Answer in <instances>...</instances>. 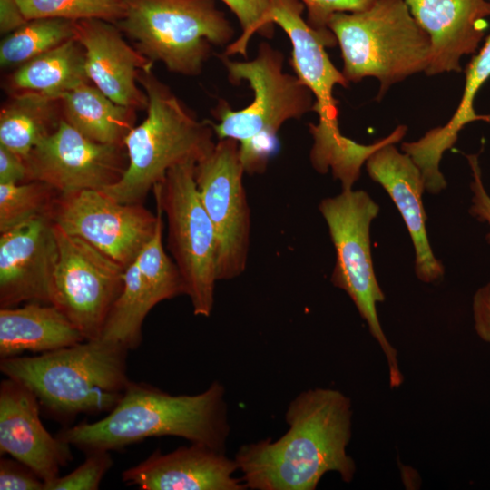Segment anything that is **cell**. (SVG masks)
<instances>
[{"instance_id": "obj_1", "label": "cell", "mask_w": 490, "mask_h": 490, "mask_svg": "<svg viewBox=\"0 0 490 490\" xmlns=\"http://www.w3.org/2000/svg\"><path fill=\"white\" fill-rule=\"evenodd\" d=\"M350 399L338 390L316 387L300 392L286 410L288 431L243 444L235 455L247 489L314 490L328 472L349 483L356 473L347 453L351 438Z\"/></svg>"}, {"instance_id": "obj_2", "label": "cell", "mask_w": 490, "mask_h": 490, "mask_svg": "<svg viewBox=\"0 0 490 490\" xmlns=\"http://www.w3.org/2000/svg\"><path fill=\"white\" fill-rule=\"evenodd\" d=\"M225 388L212 382L195 395H171L130 381L103 418L61 430L57 436L85 453L119 450L149 437L178 436L225 452L230 436Z\"/></svg>"}, {"instance_id": "obj_3", "label": "cell", "mask_w": 490, "mask_h": 490, "mask_svg": "<svg viewBox=\"0 0 490 490\" xmlns=\"http://www.w3.org/2000/svg\"><path fill=\"white\" fill-rule=\"evenodd\" d=\"M128 349L101 338L44 352L0 360V370L29 388L40 405L58 417L109 413L130 379Z\"/></svg>"}, {"instance_id": "obj_4", "label": "cell", "mask_w": 490, "mask_h": 490, "mask_svg": "<svg viewBox=\"0 0 490 490\" xmlns=\"http://www.w3.org/2000/svg\"><path fill=\"white\" fill-rule=\"evenodd\" d=\"M304 8L299 0H270L271 20L289 36L296 75L314 97L312 111L318 114V122L309 124L314 139L310 152L312 166L319 173L331 169L342 188H352L362 165L381 144H359L340 132L333 90L336 85L347 87L348 82L326 52L327 47H334L338 42L335 36L325 35L309 26L302 17Z\"/></svg>"}, {"instance_id": "obj_5", "label": "cell", "mask_w": 490, "mask_h": 490, "mask_svg": "<svg viewBox=\"0 0 490 490\" xmlns=\"http://www.w3.org/2000/svg\"><path fill=\"white\" fill-rule=\"evenodd\" d=\"M138 83L148 98L147 115L124 138L125 172L103 190L122 203H143L170 169L189 161L198 162L215 144L212 122L197 120L152 67L140 71Z\"/></svg>"}, {"instance_id": "obj_6", "label": "cell", "mask_w": 490, "mask_h": 490, "mask_svg": "<svg viewBox=\"0 0 490 490\" xmlns=\"http://www.w3.org/2000/svg\"><path fill=\"white\" fill-rule=\"evenodd\" d=\"M221 61L231 83L244 81L250 85L253 100L237 111L221 101L214 112L219 121L212 123L214 133L218 140L239 142L245 172H261L275 149L279 128L312 111L314 97L297 75L283 71V54L268 43L260 44L250 61H232L227 55Z\"/></svg>"}, {"instance_id": "obj_7", "label": "cell", "mask_w": 490, "mask_h": 490, "mask_svg": "<svg viewBox=\"0 0 490 490\" xmlns=\"http://www.w3.org/2000/svg\"><path fill=\"white\" fill-rule=\"evenodd\" d=\"M328 26L340 47L345 78L348 83L377 79V100L393 84L427 67L430 38L405 0H376L363 11L337 13Z\"/></svg>"}, {"instance_id": "obj_8", "label": "cell", "mask_w": 490, "mask_h": 490, "mask_svg": "<svg viewBox=\"0 0 490 490\" xmlns=\"http://www.w3.org/2000/svg\"><path fill=\"white\" fill-rule=\"evenodd\" d=\"M116 25L152 63L186 76L198 75L212 46L228 47L235 34L214 0H124Z\"/></svg>"}, {"instance_id": "obj_9", "label": "cell", "mask_w": 490, "mask_h": 490, "mask_svg": "<svg viewBox=\"0 0 490 490\" xmlns=\"http://www.w3.org/2000/svg\"><path fill=\"white\" fill-rule=\"evenodd\" d=\"M318 210L323 216L336 250L332 284L344 290L354 302L361 318L386 356L389 384L403 382L397 351L382 330L377 304L385 295L377 280L370 250V225L379 206L364 191L342 190L337 196L322 200Z\"/></svg>"}, {"instance_id": "obj_10", "label": "cell", "mask_w": 490, "mask_h": 490, "mask_svg": "<svg viewBox=\"0 0 490 490\" xmlns=\"http://www.w3.org/2000/svg\"><path fill=\"white\" fill-rule=\"evenodd\" d=\"M196 162L170 169L154 186L155 201L167 220L168 250L183 280L193 314L209 317L218 280V241L195 182Z\"/></svg>"}, {"instance_id": "obj_11", "label": "cell", "mask_w": 490, "mask_h": 490, "mask_svg": "<svg viewBox=\"0 0 490 490\" xmlns=\"http://www.w3.org/2000/svg\"><path fill=\"white\" fill-rule=\"evenodd\" d=\"M54 228L58 257L51 283V304L85 340L97 339L122 289L125 268L85 240L55 224Z\"/></svg>"}, {"instance_id": "obj_12", "label": "cell", "mask_w": 490, "mask_h": 490, "mask_svg": "<svg viewBox=\"0 0 490 490\" xmlns=\"http://www.w3.org/2000/svg\"><path fill=\"white\" fill-rule=\"evenodd\" d=\"M142 203H122L99 190L58 193L48 212L54 224L78 237L123 268L153 237L162 218Z\"/></svg>"}, {"instance_id": "obj_13", "label": "cell", "mask_w": 490, "mask_h": 490, "mask_svg": "<svg viewBox=\"0 0 490 490\" xmlns=\"http://www.w3.org/2000/svg\"><path fill=\"white\" fill-rule=\"evenodd\" d=\"M240 144L221 139L195 165L201 201L214 227L218 241V280L241 275L247 266L250 210L243 185Z\"/></svg>"}, {"instance_id": "obj_14", "label": "cell", "mask_w": 490, "mask_h": 490, "mask_svg": "<svg viewBox=\"0 0 490 490\" xmlns=\"http://www.w3.org/2000/svg\"><path fill=\"white\" fill-rule=\"evenodd\" d=\"M24 162L27 181H42L64 193L111 187L125 172L128 157L124 144L94 142L63 118Z\"/></svg>"}, {"instance_id": "obj_15", "label": "cell", "mask_w": 490, "mask_h": 490, "mask_svg": "<svg viewBox=\"0 0 490 490\" xmlns=\"http://www.w3.org/2000/svg\"><path fill=\"white\" fill-rule=\"evenodd\" d=\"M163 221L136 260L124 270L122 289L107 316L99 338L135 349L142 340V325L162 300L185 294L181 275L162 243Z\"/></svg>"}, {"instance_id": "obj_16", "label": "cell", "mask_w": 490, "mask_h": 490, "mask_svg": "<svg viewBox=\"0 0 490 490\" xmlns=\"http://www.w3.org/2000/svg\"><path fill=\"white\" fill-rule=\"evenodd\" d=\"M0 234V307L23 302L51 304L58 257L52 220L39 216Z\"/></svg>"}, {"instance_id": "obj_17", "label": "cell", "mask_w": 490, "mask_h": 490, "mask_svg": "<svg viewBox=\"0 0 490 490\" xmlns=\"http://www.w3.org/2000/svg\"><path fill=\"white\" fill-rule=\"evenodd\" d=\"M35 395L7 377L0 384V453L8 454L37 474L44 483L58 476L73 459L70 445L44 426Z\"/></svg>"}, {"instance_id": "obj_18", "label": "cell", "mask_w": 490, "mask_h": 490, "mask_svg": "<svg viewBox=\"0 0 490 490\" xmlns=\"http://www.w3.org/2000/svg\"><path fill=\"white\" fill-rule=\"evenodd\" d=\"M111 22L89 18L74 21V38L85 54L87 76L113 102L144 109L148 98L137 85L140 71L152 62L123 39Z\"/></svg>"}, {"instance_id": "obj_19", "label": "cell", "mask_w": 490, "mask_h": 490, "mask_svg": "<svg viewBox=\"0 0 490 490\" xmlns=\"http://www.w3.org/2000/svg\"><path fill=\"white\" fill-rule=\"evenodd\" d=\"M235 459L225 452L191 444L162 454L155 450L122 474V481L142 490H245Z\"/></svg>"}, {"instance_id": "obj_20", "label": "cell", "mask_w": 490, "mask_h": 490, "mask_svg": "<svg viewBox=\"0 0 490 490\" xmlns=\"http://www.w3.org/2000/svg\"><path fill=\"white\" fill-rule=\"evenodd\" d=\"M431 42L426 74L461 72L462 56L476 52L490 17L486 0H405Z\"/></svg>"}, {"instance_id": "obj_21", "label": "cell", "mask_w": 490, "mask_h": 490, "mask_svg": "<svg viewBox=\"0 0 490 490\" xmlns=\"http://www.w3.org/2000/svg\"><path fill=\"white\" fill-rule=\"evenodd\" d=\"M365 164L370 178L388 193L407 225L415 249L417 278L426 283L440 279L444 267L435 257L426 233L421 171L407 153L397 149L395 142L378 148Z\"/></svg>"}, {"instance_id": "obj_22", "label": "cell", "mask_w": 490, "mask_h": 490, "mask_svg": "<svg viewBox=\"0 0 490 490\" xmlns=\"http://www.w3.org/2000/svg\"><path fill=\"white\" fill-rule=\"evenodd\" d=\"M489 77L490 34L466 70L463 96L451 119L445 125L429 130L417 141L402 143V151L411 157L421 171L425 190L428 192L437 194L446 188V181L439 170V163L444 152L456 142L464 126L477 120H490V116L477 115L474 109L475 97Z\"/></svg>"}, {"instance_id": "obj_23", "label": "cell", "mask_w": 490, "mask_h": 490, "mask_svg": "<svg viewBox=\"0 0 490 490\" xmlns=\"http://www.w3.org/2000/svg\"><path fill=\"white\" fill-rule=\"evenodd\" d=\"M85 340L53 304L29 302L0 309V358L49 352Z\"/></svg>"}, {"instance_id": "obj_24", "label": "cell", "mask_w": 490, "mask_h": 490, "mask_svg": "<svg viewBox=\"0 0 490 490\" xmlns=\"http://www.w3.org/2000/svg\"><path fill=\"white\" fill-rule=\"evenodd\" d=\"M63 118L87 138L123 144L134 127L135 109L113 102L97 87L83 83L61 98Z\"/></svg>"}, {"instance_id": "obj_25", "label": "cell", "mask_w": 490, "mask_h": 490, "mask_svg": "<svg viewBox=\"0 0 490 490\" xmlns=\"http://www.w3.org/2000/svg\"><path fill=\"white\" fill-rule=\"evenodd\" d=\"M89 81L84 49L74 37L19 66L10 85L18 92H34L61 100Z\"/></svg>"}, {"instance_id": "obj_26", "label": "cell", "mask_w": 490, "mask_h": 490, "mask_svg": "<svg viewBox=\"0 0 490 490\" xmlns=\"http://www.w3.org/2000/svg\"><path fill=\"white\" fill-rule=\"evenodd\" d=\"M61 100L34 92H18L0 113V145L25 159L59 125Z\"/></svg>"}, {"instance_id": "obj_27", "label": "cell", "mask_w": 490, "mask_h": 490, "mask_svg": "<svg viewBox=\"0 0 490 490\" xmlns=\"http://www.w3.org/2000/svg\"><path fill=\"white\" fill-rule=\"evenodd\" d=\"M74 37V21L64 18L29 20L8 34L0 44L2 67L21 66Z\"/></svg>"}, {"instance_id": "obj_28", "label": "cell", "mask_w": 490, "mask_h": 490, "mask_svg": "<svg viewBox=\"0 0 490 490\" xmlns=\"http://www.w3.org/2000/svg\"><path fill=\"white\" fill-rule=\"evenodd\" d=\"M59 192L37 181L0 183V233L26 220L47 216Z\"/></svg>"}, {"instance_id": "obj_29", "label": "cell", "mask_w": 490, "mask_h": 490, "mask_svg": "<svg viewBox=\"0 0 490 490\" xmlns=\"http://www.w3.org/2000/svg\"><path fill=\"white\" fill-rule=\"evenodd\" d=\"M29 20L97 18L117 23L124 13V0H16Z\"/></svg>"}, {"instance_id": "obj_30", "label": "cell", "mask_w": 490, "mask_h": 490, "mask_svg": "<svg viewBox=\"0 0 490 490\" xmlns=\"http://www.w3.org/2000/svg\"><path fill=\"white\" fill-rule=\"evenodd\" d=\"M238 18L240 35L226 49L225 55L240 54L246 56L251 37L258 34L271 38L276 25L270 15V0H220Z\"/></svg>"}, {"instance_id": "obj_31", "label": "cell", "mask_w": 490, "mask_h": 490, "mask_svg": "<svg viewBox=\"0 0 490 490\" xmlns=\"http://www.w3.org/2000/svg\"><path fill=\"white\" fill-rule=\"evenodd\" d=\"M113 463L109 451L87 452L83 464L70 474L45 483L44 490H97Z\"/></svg>"}, {"instance_id": "obj_32", "label": "cell", "mask_w": 490, "mask_h": 490, "mask_svg": "<svg viewBox=\"0 0 490 490\" xmlns=\"http://www.w3.org/2000/svg\"><path fill=\"white\" fill-rule=\"evenodd\" d=\"M307 9V23L316 31L335 36L328 22L337 13H354L368 8L376 0H299Z\"/></svg>"}, {"instance_id": "obj_33", "label": "cell", "mask_w": 490, "mask_h": 490, "mask_svg": "<svg viewBox=\"0 0 490 490\" xmlns=\"http://www.w3.org/2000/svg\"><path fill=\"white\" fill-rule=\"evenodd\" d=\"M44 481L27 466L1 457V490H44Z\"/></svg>"}, {"instance_id": "obj_34", "label": "cell", "mask_w": 490, "mask_h": 490, "mask_svg": "<svg viewBox=\"0 0 490 490\" xmlns=\"http://www.w3.org/2000/svg\"><path fill=\"white\" fill-rule=\"evenodd\" d=\"M467 160L472 170L473 182L471 190L474 193L472 198V206L470 207V214L478 220L487 222L490 227V196L484 188L481 172L478 164V159L475 155H467ZM486 240L490 243V231L486 235Z\"/></svg>"}, {"instance_id": "obj_35", "label": "cell", "mask_w": 490, "mask_h": 490, "mask_svg": "<svg viewBox=\"0 0 490 490\" xmlns=\"http://www.w3.org/2000/svg\"><path fill=\"white\" fill-rule=\"evenodd\" d=\"M473 316L477 335L490 343V282L475 292L473 299Z\"/></svg>"}, {"instance_id": "obj_36", "label": "cell", "mask_w": 490, "mask_h": 490, "mask_svg": "<svg viewBox=\"0 0 490 490\" xmlns=\"http://www.w3.org/2000/svg\"><path fill=\"white\" fill-rule=\"evenodd\" d=\"M27 181L24 159L0 145V183H22Z\"/></svg>"}, {"instance_id": "obj_37", "label": "cell", "mask_w": 490, "mask_h": 490, "mask_svg": "<svg viewBox=\"0 0 490 490\" xmlns=\"http://www.w3.org/2000/svg\"><path fill=\"white\" fill-rule=\"evenodd\" d=\"M27 22L16 0H0L1 34H8Z\"/></svg>"}]
</instances>
